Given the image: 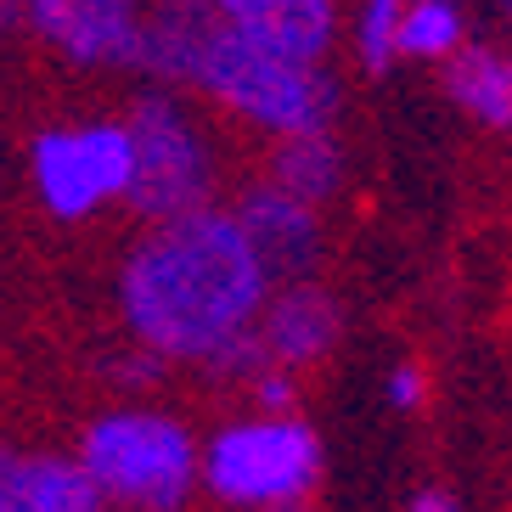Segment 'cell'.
<instances>
[{"label": "cell", "instance_id": "1", "mask_svg": "<svg viewBox=\"0 0 512 512\" xmlns=\"http://www.w3.org/2000/svg\"><path fill=\"white\" fill-rule=\"evenodd\" d=\"M271 271L248 242L237 214L197 209L181 220H158L147 242L124 259L119 310L136 344L164 361H209L237 332L254 327Z\"/></svg>", "mask_w": 512, "mask_h": 512}, {"label": "cell", "instance_id": "2", "mask_svg": "<svg viewBox=\"0 0 512 512\" xmlns=\"http://www.w3.org/2000/svg\"><path fill=\"white\" fill-rule=\"evenodd\" d=\"M141 68L209 91L214 102L282 141L316 136L332 124V79L316 62H293L259 46L214 0H158L141 40Z\"/></svg>", "mask_w": 512, "mask_h": 512}, {"label": "cell", "instance_id": "3", "mask_svg": "<svg viewBox=\"0 0 512 512\" xmlns=\"http://www.w3.org/2000/svg\"><path fill=\"white\" fill-rule=\"evenodd\" d=\"M79 462L91 467L107 501L136 512H181L203 484V451L192 445L186 422L164 411H102L85 428Z\"/></svg>", "mask_w": 512, "mask_h": 512}, {"label": "cell", "instance_id": "4", "mask_svg": "<svg viewBox=\"0 0 512 512\" xmlns=\"http://www.w3.org/2000/svg\"><path fill=\"white\" fill-rule=\"evenodd\" d=\"M321 479V439L299 417L231 422L203 445V490L226 507H293Z\"/></svg>", "mask_w": 512, "mask_h": 512}, {"label": "cell", "instance_id": "5", "mask_svg": "<svg viewBox=\"0 0 512 512\" xmlns=\"http://www.w3.org/2000/svg\"><path fill=\"white\" fill-rule=\"evenodd\" d=\"M130 141H136V175L124 192L130 209L147 214V220H181V214L209 209V141L169 96H141L136 113H130Z\"/></svg>", "mask_w": 512, "mask_h": 512}, {"label": "cell", "instance_id": "6", "mask_svg": "<svg viewBox=\"0 0 512 512\" xmlns=\"http://www.w3.org/2000/svg\"><path fill=\"white\" fill-rule=\"evenodd\" d=\"M34 192L57 220H85L102 203L130 192L136 175V141L130 124H74V130H46L29 147Z\"/></svg>", "mask_w": 512, "mask_h": 512}, {"label": "cell", "instance_id": "7", "mask_svg": "<svg viewBox=\"0 0 512 512\" xmlns=\"http://www.w3.org/2000/svg\"><path fill=\"white\" fill-rule=\"evenodd\" d=\"M34 34L79 68H130L141 62L147 17L141 0H17Z\"/></svg>", "mask_w": 512, "mask_h": 512}, {"label": "cell", "instance_id": "8", "mask_svg": "<svg viewBox=\"0 0 512 512\" xmlns=\"http://www.w3.org/2000/svg\"><path fill=\"white\" fill-rule=\"evenodd\" d=\"M237 220L248 231V242L259 248L271 282H310L321 259V226H316V203L293 197L287 186H248L237 203Z\"/></svg>", "mask_w": 512, "mask_h": 512}, {"label": "cell", "instance_id": "9", "mask_svg": "<svg viewBox=\"0 0 512 512\" xmlns=\"http://www.w3.org/2000/svg\"><path fill=\"white\" fill-rule=\"evenodd\" d=\"M107 496L85 462L68 456H6L0 512H102Z\"/></svg>", "mask_w": 512, "mask_h": 512}, {"label": "cell", "instance_id": "10", "mask_svg": "<svg viewBox=\"0 0 512 512\" xmlns=\"http://www.w3.org/2000/svg\"><path fill=\"white\" fill-rule=\"evenodd\" d=\"M242 34H254L259 46L282 51L293 62H321L332 46V0H214Z\"/></svg>", "mask_w": 512, "mask_h": 512}, {"label": "cell", "instance_id": "11", "mask_svg": "<svg viewBox=\"0 0 512 512\" xmlns=\"http://www.w3.org/2000/svg\"><path fill=\"white\" fill-rule=\"evenodd\" d=\"M338 327H344L338 304H332L316 282H293L287 293L271 299L265 327L259 332H265V344H271V361L310 366V361H321V355L338 344Z\"/></svg>", "mask_w": 512, "mask_h": 512}, {"label": "cell", "instance_id": "12", "mask_svg": "<svg viewBox=\"0 0 512 512\" xmlns=\"http://www.w3.org/2000/svg\"><path fill=\"white\" fill-rule=\"evenodd\" d=\"M445 91L484 130H512V51H496V46L456 51L451 68H445Z\"/></svg>", "mask_w": 512, "mask_h": 512}, {"label": "cell", "instance_id": "13", "mask_svg": "<svg viewBox=\"0 0 512 512\" xmlns=\"http://www.w3.org/2000/svg\"><path fill=\"white\" fill-rule=\"evenodd\" d=\"M271 181L287 186L293 197H304V203H327L338 192V181H344V158H338L327 130H316V136H287L282 152L271 158Z\"/></svg>", "mask_w": 512, "mask_h": 512}, {"label": "cell", "instance_id": "14", "mask_svg": "<svg viewBox=\"0 0 512 512\" xmlns=\"http://www.w3.org/2000/svg\"><path fill=\"white\" fill-rule=\"evenodd\" d=\"M406 57H456L462 51V6L456 0H411L400 23Z\"/></svg>", "mask_w": 512, "mask_h": 512}, {"label": "cell", "instance_id": "15", "mask_svg": "<svg viewBox=\"0 0 512 512\" xmlns=\"http://www.w3.org/2000/svg\"><path fill=\"white\" fill-rule=\"evenodd\" d=\"M411 0H366L361 23H355V46H361V62L372 74H383L400 51V23H406Z\"/></svg>", "mask_w": 512, "mask_h": 512}, {"label": "cell", "instance_id": "16", "mask_svg": "<svg viewBox=\"0 0 512 512\" xmlns=\"http://www.w3.org/2000/svg\"><path fill=\"white\" fill-rule=\"evenodd\" d=\"M422 394H428V383H422V366H394L389 372V406H400V411H417L422 406Z\"/></svg>", "mask_w": 512, "mask_h": 512}, {"label": "cell", "instance_id": "17", "mask_svg": "<svg viewBox=\"0 0 512 512\" xmlns=\"http://www.w3.org/2000/svg\"><path fill=\"white\" fill-rule=\"evenodd\" d=\"M254 394H259V406H265V417H287V406H293V383H287V372H259Z\"/></svg>", "mask_w": 512, "mask_h": 512}, {"label": "cell", "instance_id": "18", "mask_svg": "<svg viewBox=\"0 0 512 512\" xmlns=\"http://www.w3.org/2000/svg\"><path fill=\"white\" fill-rule=\"evenodd\" d=\"M411 512H462V507H456V496H445V490H422V496L411 501Z\"/></svg>", "mask_w": 512, "mask_h": 512}, {"label": "cell", "instance_id": "19", "mask_svg": "<svg viewBox=\"0 0 512 512\" xmlns=\"http://www.w3.org/2000/svg\"><path fill=\"white\" fill-rule=\"evenodd\" d=\"M271 512H304V501H293V507H271Z\"/></svg>", "mask_w": 512, "mask_h": 512}, {"label": "cell", "instance_id": "20", "mask_svg": "<svg viewBox=\"0 0 512 512\" xmlns=\"http://www.w3.org/2000/svg\"><path fill=\"white\" fill-rule=\"evenodd\" d=\"M501 12H507V23H512V0H501Z\"/></svg>", "mask_w": 512, "mask_h": 512}]
</instances>
